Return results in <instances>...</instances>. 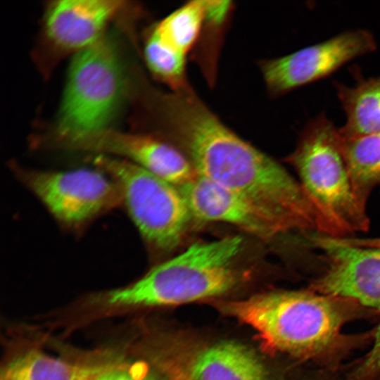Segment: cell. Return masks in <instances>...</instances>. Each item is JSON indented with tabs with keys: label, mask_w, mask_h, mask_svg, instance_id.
Masks as SVG:
<instances>
[{
	"label": "cell",
	"mask_w": 380,
	"mask_h": 380,
	"mask_svg": "<svg viewBox=\"0 0 380 380\" xmlns=\"http://www.w3.org/2000/svg\"><path fill=\"white\" fill-rule=\"evenodd\" d=\"M104 365L70 363L32 350L7 363L0 380H89Z\"/></svg>",
	"instance_id": "cell-15"
},
{
	"label": "cell",
	"mask_w": 380,
	"mask_h": 380,
	"mask_svg": "<svg viewBox=\"0 0 380 380\" xmlns=\"http://www.w3.org/2000/svg\"><path fill=\"white\" fill-rule=\"evenodd\" d=\"M127 6L116 0H60L46 7L36 61L45 75L63 58L75 56L105 35L108 24Z\"/></svg>",
	"instance_id": "cell-8"
},
{
	"label": "cell",
	"mask_w": 380,
	"mask_h": 380,
	"mask_svg": "<svg viewBox=\"0 0 380 380\" xmlns=\"http://www.w3.org/2000/svg\"><path fill=\"white\" fill-rule=\"evenodd\" d=\"M338 96L346 115L339 129L343 137L380 132V76L360 77L354 86L338 84Z\"/></svg>",
	"instance_id": "cell-14"
},
{
	"label": "cell",
	"mask_w": 380,
	"mask_h": 380,
	"mask_svg": "<svg viewBox=\"0 0 380 380\" xmlns=\"http://www.w3.org/2000/svg\"><path fill=\"white\" fill-rule=\"evenodd\" d=\"M94 163L118 185L122 204L153 255L181 245L193 217L178 186L125 159L97 155Z\"/></svg>",
	"instance_id": "cell-6"
},
{
	"label": "cell",
	"mask_w": 380,
	"mask_h": 380,
	"mask_svg": "<svg viewBox=\"0 0 380 380\" xmlns=\"http://www.w3.org/2000/svg\"><path fill=\"white\" fill-rule=\"evenodd\" d=\"M128 80L116 46L106 35L73 56L51 134L53 144L60 146L108 129L127 93Z\"/></svg>",
	"instance_id": "cell-5"
},
{
	"label": "cell",
	"mask_w": 380,
	"mask_h": 380,
	"mask_svg": "<svg viewBox=\"0 0 380 380\" xmlns=\"http://www.w3.org/2000/svg\"><path fill=\"white\" fill-rule=\"evenodd\" d=\"M312 236L327 264L314 289L327 296L380 310V246L360 245L351 239L324 234Z\"/></svg>",
	"instance_id": "cell-11"
},
{
	"label": "cell",
	"mask_w": 380,
	"mask_h": 380,
	"mask_svg": "<svg viewBox=\"0 0 380 380\" xmlns=\"http://www.w3.org/2000/svg\"><path fill=\"white\" fill-rule=\"evenodd\" d=\"M380 373V324L376 329L374 341L355 372V377L365 379Z\"/></svg>",
	"instance_id": "cell-21"
},
{
	"label": "cell",
	"mask_w": 380,
	"mask_h": 380,
	"mask_svg": "<svg viewBox=\"0 0 380 380\" xmlns=\"http://www.w3.org/2000/svg\"><path fill=\"white\" fill-rule=\"evenodd\" d=\"M288 160L319 217L322 234L342 237L367 229L365 204L357 195L348 172L341 134L324 114L305 125Z\"/></svg>",
	"instance_id": "cell-4"
},
{
	"label": "cell",
	"mask_w": 380,
	"mask_h": 380,
	"mask_svg": "<svg viewBox=\"0 0 380 380\" xmlns=\"http://www.w3.org/2000/svg\"><path fill=\"white\" fill-rule=\"evenodd\" d=\"M376 49L369 31L348 30L286 56L263 60L260 69L270 94L279 96L322 80Z\"/></svg>",
	"instance_id": "cell-10"
},
{
	"label": "cell",
	"mask_w": 380,
	"mask_h": 380,
	"mask_svg": "<svg viewBox=\"0 0 380 380\" xmlns=\"http://www.w3.org/2000/svg\"><path fill=\"white\" fill-rule=\"evenodd\" d=\"M342 150L355 190L365 204L367 194L380 185V132L342 137Z\"/></svg>",
	"instance_id": "cell-16"
},
{
	"label": "cell",
	"mask_w": 380,
	"mask_h": 380,
	"mask_svg": "<svg viewBox=\"0 0 380 380\" xmlns=\"http://www.w3.org/2000/svg\"><path fill=\"white\" fill-rule=\"evenodd\" d=\"M204 1V21L203 30L210 33V41L204 46L203 63L202 66L203 71L212 82L214 77L215 69L216 52L219 49V44L214 41V38L220 40L219 37H213V34L222 33L233 11L234 6L230 1Z\"/></svg>",
	"instance_id": "cell-19"
},
{
	"label": "cell",
	"mask_w": 380,
	"mask_h": 380,
	"mask_svg": "<svg viewBox=\"0 0 380 380\" xmlns=\"http://www.w3.org/2000/svg\"><path fill=\"white\" fill-rule=\"evenodd\" d=\"M144 55L150 72L169 90L191 87L186 77L187 56L164 44L151 30L146 39Z\"/></svg>",
	"instance_id": "cell-18"
},
{
	"label": "cell",
	"mask_w": 380,
	"mask_h": 380,
	"mask_svg": "<svg viewBox=\"0 0 380 380\" xmlns=\"http://www.w3.org/2000/svg\"><path fill=\"white\" fill-rule=\"evenodd\" d=\"M15 173L61 224L82 225L122 204L117 183L96 168L43 171L14 167Z\"/></svg>",
	"instance_id": "cell-7"
},
{
	"label": "cell",
	"mask_w": 380,
	"mask_h": 380,
	"mask_svg": "<svg viewBox=\"0 0 380 380\" xmlns=\"http://www.w3.org/2000/svg\"><path fill=\"white\" fill-rule=\"evenodd\" d=\"M203 21V0L191 1L156 23L151 31L164 44L187 56L197 46Z\"/></svg>",
	"instance_id": "cell-17"
},
{
	"label": "cell",
	"mask_w": 380,
	"mask_h": 380,
	"mask_svg": "<svg viewBox=\"0 0 380 380\" xmlns=\"http://www.w3.org/2000/svg\"><path fill=\"white\" fill-rule=\"evenodd\" d=\"M70 149L127 160L178 187L198 177L179 149L148 133H127L108 128L72 141Z\"/></svg>",
	"instance_id": "cell-12"
},
{
	"label": "cell",
	"mask_w": 380,
	"mask_h": 380,
	"mask_svg": "<svg viewBox=\"0 0 380 380\" xmlns=\"http://www.w3.org/2000/svg\"><path fill=\"white\" fill-rule=\"evenodd\" d=\"M156 362L169 380H270L255 351L232 341L203 343L175 338L160 348Z\"/></svg>",
	"instance_id": "cell-9"
},
{
	"label": "cell",
	"mask_w": 380,
	"mask_h": 380,
	"mask_svg": "<svg viewBox=\"0 0 380 380\" xmlns=\"http://www.w3.org/2000/svg\"><path fill=\"white\" fill-rule=\"evenodd\" d=\"M179 188L186 199L193 220L231 224L265 241L289 232L259 206L204 178L198 176Z\"/></svg>",
	"instance_id": "cell-13"
},
{
	"label": "cell",
	"mask_w": 380,
	"mask_h": 380,
	"mask_svg": "<svg viewBox=\"0 0 380 380\" xmlns=\"http://www.w3.org/2000/svg\"><path fill=\"white\" fill-rule=\"evenodd\" d=\"M329 296L274 291L218 302V308L255 329L266 346L292 355H317L339 334L343 317Z\"/></svg>",
	"instance_id": "cell-3"
},
{
	"label": "cell",
	"mask_w": 380,
	"mask_h": 380,
	"mask_svg": "<svg viewBox=\"0 0 380 380\" xmlns=\"http://www.w3.org/2000/svg\"><path fill=\"white\" fill-rule=\"evenodd\" d=\"M170 139L198 177L251 201L289 232L319 231L318 215L300 183L207 106L196 105L182 112L172 125Z\"/></svg>",
	"instance_id": "cell-1"
},
{
	"label": "cell",
	"mask_w": 380,
	"mask_h": 380,
	"mask_svg": "<svg viewBox=\"0 0 380 380\" xmlns=\"http://www.w3.org/2000/svg\"><path fill=\"white\" fill-rule=\"evenodd\" d=\"M241 235L196 242L152 267L135 282L108 292L115 306H159L215 298L248 281L254 272Z\"/></svg>",
	"instance_id": "cell-2"
},
{
	"label": "cell",
	"mask_w": 380,
	"mask_h": 380,
	"mask_svg": "<svg viewBox=\"0 0 380 380\" xmlns=\"http://www.w3.org/2000/svg\"><path fill=\"white\" fill-rule=\"evenodd\" d=\"M363 242L367 246H380V239H364Z\"/></svg>",
	"instance_id": "cell-22"
},
{
	"label": "cell",
	"mask_w": 380,
	"mask_h": 380,
	"mask_svg": "<svg viewBox=\"0 0 380 380\" xmlns=\"http://www.w3.org/2000/svg\"><path fill=\"white\" fill-rule=\"evenodd\" d=\"M89 380H160L141 362L106 364Z\"/></svg>",
	"instance_id": "cell-20"
}]
</instances>
